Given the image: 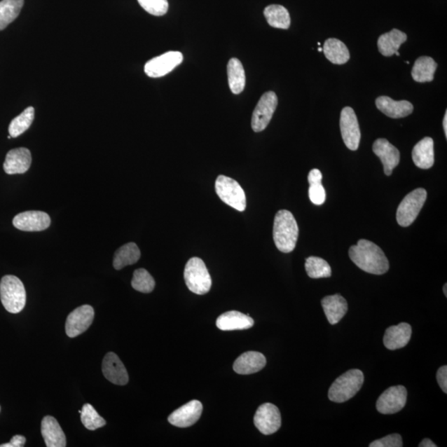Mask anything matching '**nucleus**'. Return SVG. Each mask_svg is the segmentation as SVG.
<instances>
[{
	"label": "nucleus",
	"mask_w": 447,
	"mask_h": 447,
	"mask_svg": "<svg viewBox=\"0 0 447 447\" xmlns=\"http://www.w3.org/2000/svg\"><path fill=\"white\" fill-rule=\"evenodd\" d=\"M13 225L18 230L22 231H43L51 225V219L48 213L29 211L18 214L13 218Z\"/></svg>",
	"instance_id": "4468645a"
},
{
	"label": "nucleus",
	"mask_w": 447,
	"mask_h": 447,
	"mask_svg": "<svg viewBox=\"0 0 447 447\" xmlns=\"http://www.w3.org/2000/svg\"><path fill=\"white\" fill-rule=\"evenodd\" d=\"M305 271L311 278H324L331 276V268L325 259L311 256L305 259Z\"/></svg>",
	"instance_id": "72a5a7b5"
},
{
	"label": "nucleus",
	"mask_w": 447,
	"mask_h": 447,
	"mask_svg": "<svg viewBox=\"0 0 447 447\" xmlns=\"http://www.w3.org/2000/svg\"><path fill=\"white\" fill-rule=\"evenodd\" d=\"M184 61L180 52H168L152 59L146 63L144 71L152 78H158L168 74Z\"/></svg>",
	"instance_id": "f8f14e48"
},
{
	"label": "nucleus",
	"mask_w": 447,
	"mask_h": 447,
	"mask_svg": "<svg viewBox=\"0 0 447 447\" xmlns=\"http://www.w3.org/2000/svg\"><path fill=\"white\" fill-rule=\"evenodd\" d=\"M203 406L198 400H193L191 402L181 406L175 410L170 417L168 422L172 425L177 427H188L194 425L200 416H202Z\"/></svg>",
	"instance_id": "2eb2a0df"
},
{
	"label": "nucleus",
	"mask_w": 447,
	"mask_h": 447,
	"mask_svg": "<svg viewBox=\"0 0 447 447\" xmlns=\"http://www.w3.org/2000/svg\"><path fill=\"white\" fill-rule=\"evenodd\" d=\"M0 299L8 312L16 314L24 310L26 304V291L20 278L6 275L0 282Z\"/></svg>",
	"instance_id": "20e7f679"
},
{
	"label": "nucleus",
	"mask_w": 447,
	"mask_h": 447,
	"mask_svg": "<svg viewBox=\"0 0 447 447\" xmlns=\"http://www.w3.org/2000/svg\"><path fill=\"white\" fill-rule=\"evenodd\" d=\"M373 152L380 158L387 176H391L394 168L399 165L400 153L399 149L385 139H378L373 143Z\"/></svg>",
	"instance_id": "f3484780"
},
{
	"label": "nucleus",
	"mask_w": 447,
	"mask_h": 447,
	"mask_svg": "<svg viewBox=\"0 0 447 447\" xmlns=\"http://www.w3.org/2000/svg\"><path fill=\"white\" fill-rule=\"evenodd\" d=\"M254 422L263 435H272L280 429L282 424L281 413L275 405L263 404L257 409Z\"/></svg>",
	"instance_id": "9d476101"
},
{
	"label": "nucleus",
	"mask_w": 447,
	"mask_h": 447,
	"mask_svg": "<svg viewBox=\"0 0 447 447\" xmlns=\"http://www.w3.org/2000/svg\"><path fill=\"white\" fill-rule=\"evenodd\" d=\"M140 250L135 243H128L118 249L114 256L113 266L116 270L132 266L139 261Z\"/></svg>",
	"instance_id": "c85d7f7f"
},
{
	"label": "nucleus",
	"mask_w": 447,
	"mask_h": 447,
	"mask_svg": "<svg viewBox=\"0 0 447 447\" xmlns=\"http://www.w3.org/2000/svg\"><path fill=\"white\" fill-rule=\"evenodd\" d=\"M254 322L248 315L237 311L227 312L217 318L216 326L221 331L247 330Z\"/></svg>",
	"instance_id": "4be33fe9"
},
{
	"label": "nucleus",
	"mask_w": 447,
	"mask_h": 447,
	"mask_svg": "<svg viewBox=\"0 0 447 447\" xmlns=\"http://www.w3.org/2000/svg\"><path fill=\"white\" fill-rule=\"evenodd\" d=\"M322 305L331 325L338 323L348 311V302L340 294L325 296L322 300Z\"/></svg>",
	"instance_id": "b1692460"
},
{
	"label": "nucleus",
	"mask_w": 447,
	"mask_h": 447,
	"mask_svg": "<svg viewBox=\"0 0 447 447\" xmlns=\"http://www.w3.org/2000/svg\"><path fill=\"white\" fill-rule=\"evenodd\" d=\"M266 358L257 351H248L236 359L233 369L239 375H252L266 367Z\"/></svg>",
	"instance_id": "6ab92c4d"
},
{
	"label": "nucleus",
	"mask_w": 447,
	"mask_h": 447,
	"mask_svg": "<svg viewBox=\"0 0 447 447\" xmlns=\"http://www.w3.org/2000/svg\"><path fill=\"white\" fill-rule=\"evenodd\" d=\"M228 81L232 93L239 95L245 88V72L242 63L237 58L231 59L227 66Z\"/></svg>",
	"instance_id": "c756f323"
},
{
	"label": "nucleus",
	"mask_w": 447,
	"mask_h": 447,
	"mask_svg": "<svg viewBox=\"0 0 447 447\" xmlns=\"http://www.w3.org/2000/svg\"><path fill=\"white\" fill-rule=\"evenodd\" d=\"M25 0H2L0 1V31L15 21L20 15Z\"/></svg>",
	"instance_id": "2f4dec72"
},
{
	"label": "nucleus",
	"mask_w": 447,
	"mask_h": 447,
	"mask_svg": "<svg viewBox=\"0 0 447 447\" xmlns=\"http://www.w3.org/2000/svg\"><path fill=\"white\" fill-rule=\"evenodd\" d=\"M427 191L418 188L410 193L397 209V221L400 226L408 227L416 220L427 200Z\"/></svg>",
	"instance_id": "423d86ee"
},
{
	"label": "nucleus",
	"mask_w": 447,
	"mask_h": 447,
	"mask_svg": "<svg viewBox=\"0 0 447 447\" xmlns=\"http://www.w3.org/2000/svg\"><path fill=\"white\" fill-rule=\"evenodd\" d=\"M277 106V95L273 91H268L260 98L256 107H255L251 125L256 133L266 129L270 123L273 114Z\"/></svg>",
	"instance_id": "6e6552de"
},
{
	"label": "nucleus",
	"mask_w": 447,
	"mask_h": 447,
	"mask_svg": "<svg viewBox=\"0 0 447 447\" xmlns=\"http://www.w3.org/2000/svg\"><path fill=\"white\" fill-rule=\"evenodd\" d=\"M378 109L385 116L392 118H405L411 115L413 111L412 103L407 100H394L389 97H380L376 99Z\"/></svg>",
	"instance_id": "412c9836"
},
{
	"label": "nucleus",
	"mask_w": 447,
	"mask_h": 447,
	"mask_svg": "<svg viewBox=\"0 0 447 447\" xmlns=\"http://www.w3.org/2000/svg\"><path fill=\"white\" fill-rule=\"evenodd\" d=\"M34 108L29 107L25 109L21 115L13 118L8 127L9 135L12 138L24 134L25 131L29 129L34 120Z\"/></svg>",
	"instance_id": "473e14b6"
},
{
	"label": "nucleus",
	"mask_w": 447,
	"mask_h": 447,
	"mask_svg": "<svg viewBox=\"0 0 447 447\" xmlns=\"http://www.w3.org/2000/svg\"><path fill=\"white\" fill-rule=\"evenodd\" d=\"M408 392L402 385L386 390L378 398L376 408L382 414H394L402 410L407 402Z\"/></svg>",
	"instance_id": "9b49d317"
},
{
	"label": "nucleus",
	"mask_w": 447,
	"mask_h": 447,
	"mask_svg": "<svg viewBox=\"0 0 447 447\" xmlns=\"http://www.w3.org/2000/svg\"><path fill=\"white\" fill-rule=\"evenodd\" d=\"M340 127L342 139H343L346 147L351 151L357 150L362 135H360L357 116L352 108L345 107L342 109Z\"/></svg>",
	"instance_id": "1a4fd4ad"
},
{
	"label": "nucleus",
	"mask_w": 447,
	"mask_h": 447,
	"mask_svg": "<svg viewBox=\"0 0 447 447\" xmlns=\"http://www.w3.org/2000/svg\"><path fill=\"white\" fill-rule=\"evenodd\" d=\"M81 414V422L86 429L95 431L98 429V428L106 426V420L102 416H99L92 405L85 404L83 408H82Z\"/></svg>",
	"instance_id": "f704fd0d"
},
{
	"label": "nucleus",
	"mask_w": 447,
	"mask_h": 447,
	"mask_svg": "<svg viewBox=\"0 0 447 447\" xmlns=\"http://www.w3.org/2000/svg\"><path fill=\"white\" fill-rule=\"evenodd\" d=\"M26 439L24 436L17 435L13 437L8 443L0 445V447H22L25 446Z\"/></svg>",
	"instance_id": "a19ab883"
},
{
	"label": "nucleus",
	"mask_w": 447,
	"mask_h": 447,
	"mask_svg": "<svg viewBox=\"0 0 447 447\" xmlns=\"http://www.w3.org/2000/svg\"><path fill=\"white\" fill-rule=\"evenodd\" d=\"M446 287H447V284H446L444 285V287H443V291H444V294H445V296H447V293H446Z\"/></svg>",
	"instance_id": "a18cd8bd"
},
{
	"label": "nucleus",
	"mask_w": 447,
	"mask_h": 447,
	"mask_svg": "<svg viewBox=\"0 0 447 447\" xmlns=\"http://www.w3.org/2000/svg\"><path fill=\"white\" fill-rule=\"evenodd\" d=\"M216 191L218 197L228 206L244 212L246 208L245 191L235 180L220 175L216 181Z\"/></svg>",
	"instance_id": "0eeeda50"
},
{
	"label": "nucleus",
	"mask_w": 447,
	"mask_h": 447,
	"mask_svg": "<svg viewBox=\"0 0 447 447\" xmlns=\"http://www.w3.org/2000/svg\"><path fill=\"white\" fill-rule=\"evenodd\" d=\"M32 155L29 149L18 148L12 149L6 155L4 170L9 175L22 174L29 170Z\"/></svg>",
	"instance_id": "a211bd4d"
},
{
	"label": "nucleus",
	"mask_w": 447,
	"mask_h": 447,
	"mask_svg": "<svg viewBox=\"0 0 447 447\" xmlns=\"http://www.w3.org/2000/svg\"><path fill=\"white\" fill-rule=\"evenodd\" d=\"M436 380L445 394L447 393V366H441L436 373Z\"/></svg>",
	"instance_id": "ea45409f"
},
{
	"label": "nucleus",
	"mask_w": 447,
	"mask_h": 447,
	"mask_svg": "<svg viewBox=\"0 0 447 447\" xmlns=\"http://www.w3.org/2000/svg\"><path fill=\"white\" fill-rule=\"evenodd\" d=\"M419 447H436V445L434 442L432 441L430 439H425L421 441V443L419 444Z\"/></svg>",
	"instance_id": "37998d69"
},
{
	"label": "nucleus",
	"mask_w": 447,
	"mask_h": 447,
	"mask_svg": "<svg viewBox=\"0 0 447 447\" xmlns=\"http://www.w3.org/2000/svg\"><path fill=\"white\" fill-rule=\"evenodd\" d=\"M322 52L328 60L336 65H343L350 60L349 50L339 39H327L324 43Z\"/></svg>",
	"instance_id": "bb28decb"
},
{
	"label": "nucleus",
	"mask_w": 447,
	"mask_h": 447,
	"mask_svg": "<svg viewBox=\"0 0 447 447\" xmlns=\"http://www.w3.org/2000/svg\"><path fill=\"white\" fill-rule=\"evenodd\" d=\"M443 128H444L446 138H447V112L446 111L445 117L443 120Z\"/></svg>",
	"instance_id": "c03bdc74"
},
{
	"label": "nucleus",
	"mask_w": 447,
	"mask_h": 447,
	"mask_svg": "<svg viewBox=\"0 0 447 447\" xmlns=\"http://www.w3.org/2000/svg\"><path fill=\"white\" fill-rule=\"evenodd\" d=\"M318 51H319V52H322V48H319V49H318Z\"/></svg>",
	"instance_id": "49530a36"
},
{
	"label": "nucleus",
	"mask_w": 447,
	"mask_h": 447,
	"mask_svg": "<svg viewBox=\"0 0 447 447\" xmlns=\"http://www.w3.org/2000/svg\"><path fill=\"white\" fill-rule=\"evenodd\" d=\"M132 287L136 291L143 294H150L154 289L155 281L150 273L144 268H139L134 273Z\"/></svg>",
	"instance_id": "c9c22d12"
},
{
	"label": "nucleus",
	"mask_w": 447,
	"mask_h": 447,
	"mask_svg": "<svg viewBox=\"0 0 447 447\" xmlns=\"http://www.w3.org/2000/svg\"><path fill=\"white\" fill-rule=\"evenodd\" d=\"M437 68V64L430 57H420L414 63L412 70V76L415 81L431 82L434 79V74Z\"/></svg>",
	"instance_id": "cd10ccee"
},
{
	"label": "nucleus",
	"mask_w": 447,
	"mask_h": 447,
	"mask_svg": "<svg viewBox=\"0 0 447 447\" xmlns=\"http://www.w3.org/2000/svg\"><path fill=\"white\" fill-rule=\"evenodd\" d=\"M0 410H1V408H0Z\"/></svg>",
	"instance_id": "de8ad7c7"
},
{
	"label": "nucleus",
	"mask_w": 447,
	"mask_h": 447,
	"mask_svg": "<svg viewBox=\"0 0 447 447\" xmlns=\"http://www.w3.org/2000/svg\"><path fill=\"white\" fill-rule=\"evenodd\" d=\"M184 280L188 289L198 295L207 294L212 289V281L202 259L194 257L186 263Z\"/></svg>",
	"instance_id": "39448f33"
},
{
	"label": "nucleus",
	"mask_w": 447,
	"mask_h": 447,
	"mask_svg": "<svg viewBox=\"0 0 447 447\" xmlns=\"http://www.w3.org/2000/svg\"><path fill=\"white\" fill-rule=\"evenodd\" d=\"M364 380V373L362 371L350 369L333 383L328 397L332 402L345 403L358 393L362 387Z\"/></svg>",
	"instance_id": "7ed1b4c3"
},
{
	"label": "nucleus",
	"mask_w": 447,
	"mask_h": 447,
	"mask_svg": "<svg viewBox=\"0 0 447 447\" xmlns=\"http://www.w3.org/2000/svg\"><path fill=\"white\" fill-rule=\"evenodd\" d=\"M102 372L106 380L114 385H125L129 382L125 364L115 353L109 352L106 355L102 362Z\"/></svg>",
	"instance_id": "dca6fc26"
},
{
	"label": "nucleus",
	"mask_w": 447,
	"mask_h": 447,
	"mask_svg": "<svg viewBox=\"0 0 447 447\" xmlns=\"http://www.w3.org/2000/svg\"><path fill=\"white\" fill-rule=\"evenodd\" d=\"M138 2L146 12L154 16H163L168 11L167 0H138Z\"/></svg>",
	"instance_id": "e433bc0d"
},
{
	"label": "nucleus",
	"mask_w": 447,
	"mask_h": 447,
	"mask_svg": "<svg viewBox=\"0 0 447 447\" xmlns=\"http://www.w3.org/2000/svg\"><path fill=\"white\" fill-rule=\"evenodd\" d=\"M413 160L418 167L429 170L435 162L434 142L429 137L422 139L414 146L412 153Z\"/></svg>",
	"instance_id": "393cba45"
},
{
	"label": "nucleus",
	"mask_w": 447,
	"mask_h": 447,
	"mask_svg": "<svg viewBox=\"0 0 447 447\" xmlns=\"http://www.w3.org/2000/svg\"><path fill=\"white\" fill-rule=\"evenodd\" d=\"M263 15L271 27L280 29H289L291 18L285 7L280 4H272L264 9Z\"/></svg>",
	"instance_id": "7c9ffc66"
},
{
	"label": "nucleus",
	"mask_w": 447,
	"mask_h": 447,
	"mask_svg": "<svg viewBox=\"0 0 447 447\" xmlns=\"http://www.w3.org/2000/svg\"><path fill=\"white\" fill-rule=\"evenodd\" d=\"M308 193L310 200H311L314 205L321 206V205L326 202V191L322 184L310 186Z\"/></svg>",
	"instance_id": "58836bf2"
},
{
	"label": "nucleus",
	"mask_w": 447,
	"mask_h": 447,
	"mask_svg": "<svg viewBox=\"0 0 447 447\" xmlns=\"http://www.w3.org/2000/svg\"><path fill=\"white\" fill-rule=\"evenodd\" d=\"M403 439L399 434H391L376 440L369 444V447H402Z\"/></svg>",
	"instance_id": "4c0bfd02"
},
{
	"label": "nucleus",
	"mask_w": 447,
	"mask_h": 447,
	"mask_svg": "<svg viewBox=\"0 0 447 447\" xmlns=\"http://www.w3.org/2000/svg\"><path fill=\"white\" fill-rule=\"evenodd\" d=\"M322 181V174L320 170H312L310 171L308 175L309 185L320 184Z\"/></svg>",
	"instance_id": "79ce46f5"
},
{
	"label": "nucleus",
	"mask_w": 447,
	"mask_h": 447,
	"mask_svg": "<svg viewBox=\"0 0 447 447\" xmlns=\"http://www.w3.org/2000/svg\"><path fill=\"white\" fill-rule=\"evenodd\" d=\"M95 317L94 308L90 305L77 308L68 315L66 322V333L70 338L78 336L88 330Z\"/></svg>",
	"instance_id": "ddd939ff"
},
{
	"label": "nucleus",
	"mask_w": 447,
	"mask_h": 447,
	"mask_svg": "<svg viewBox=\"0 0 447 447\" xmlns=\"http://www.w3.org/2000/svg\"><path fill=\"white\" fill-rule=\"evenodd\" d=\"M408 36L399 29H393L380 36L378 40V51L385 57H392L399 52L401 45L407 41Z\"/></svg>",
	"instance_id": "a878e982"
},
{
	"label": "nucleus",
	"mask_w": 447,
	"mask_h": 447,
	"mask_svg": "<svg viewBox=\"0 0 447 447\" xmlns=\"http://www.w3.org/2000/svg\"><path fill=\"white\" fill-rule=\"evenodd\" d=\"M273 235L278 250L286 254L293 252L299 235L298 223L293 214L287 209H281L276 214Z\"/></svg>",
	"instance_id": "f03ea898"
},
{
	"label": "nucleus",
	"mask_w": 447,
	"mask_h": 447,
	"mask_svg": "<svg viewBox=\"0 0 447 447\" xmlns=\"http://www.w3.org/2000/svg\"><path fill=\"white\" fill-rule=\"evenodd\" d=\"M351 260L362 270L371 275H385L390 269V263L384 251L367 240H360L349 250Z\"/></svg>",
	"instance_id": "f257e3e1"
},
{
	"label": "nucleus",
	"mask_w": 447,
	"mask_h": 447,
	"mask_svg": "<svg viewBox=\"0 0 447 447\" xmlns=\"http://www.w3.org/2000/svg\"><path fill=\"white\" fill-rule=\"evenodd\" d=\"M411 336V326L408 323H400L387 328L384 336V344L390 350H399L408 344Z\"/></svg>",
	"instance_id": "aec40b11"
},
{
	"label": "nucleus",
	"mask_w": 447,
	"mask_h": 447,
	"mask_svg": "<svg viewBox=\"0 0 447 447\" xmlns=\"http://www.w3.org/2000/svg\"><path fill=\"white\" fill-rule=\"evenodd\" d=\"M41 432L48 447H65L66 436L60 424L52 416H46L42 421Z\"/></svg>",
	"instance_id": "5701e85b"
}]
</instances>
